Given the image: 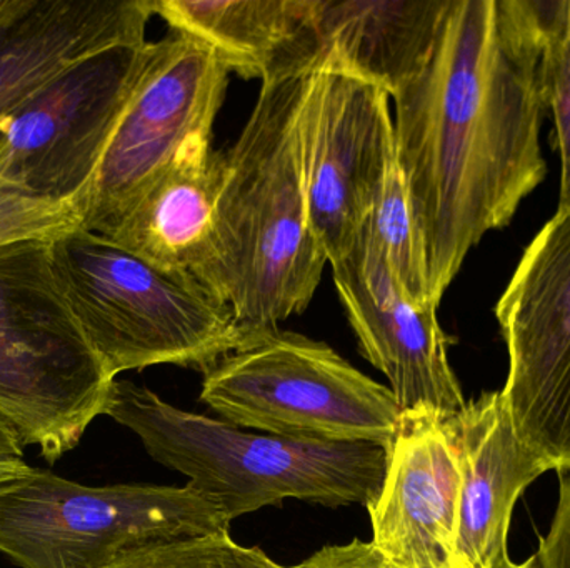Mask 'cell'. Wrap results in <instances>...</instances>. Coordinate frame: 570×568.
Returning <instances> with one entry per match:
<instances>
[{"mask_svg": "<svg viewBox=\"0 0 570 568\" xmlns=\"http://www.w3.org/2000/svg\"><path fill=\"white\" fill-rule=\"evenodd\" d=\"M542 50L532 0H448L424 67L392 97L438 306L468 253L548 176Z\"/></svg>", "mask_w": 570, "mask_h": 568, "instance_id": "1", "label": "cell"}, {"mask_svg": "<svg viewBox=\"0 0 570 568\" xmlns=\"http://www.w3.org/2000/svg\"><path fill=\"white\" fill-rule=\"evenodd\" d=\"M312 70L263 80L243 133L224 152L213 253L197 280L230 307L244 343L304 312L328 262L308 222L298 147Z\"/></svg>", "mask_w": 570, "mask_h": 568, "instance_id": "2", "label": "cell"}, {"mask_svg": "<svg viewBox=\"0 0 570 568\" xmlns=\"http://www.w3.org/2000/svg\"><path fill=\"white\" fill-rule=\"evenodd\" d=\"M104 416L132 430L160 466L233 522L297 499L327 507L367 506L384 480L387 449L365 442H322L249 434L170 406L147 387L114 380Z\"/></svg>", "mask_w": 570, "mask_h": 568, "instance_id": "3", "label": "cell"}, {"mask_svg": "<svg viewBox=\"0 0 570 568\" xmlns=\"http://www.w3.org/2000/svg\"><path fill=\"white\" fill-rule=\"evenodd\" d=\"M50 257L112 380L164 363L207 373L244 343L230 307L189 273L159 269L83 227L50 240Z\"/></svg>", "mask_w": 570, "mask_h": 568, "instance_id": "4", "label": "cell"}, {"mask_svg": "<svg viewBox=\"0 0 570 568\" xmlns=\"http://www.w3.org/2000/svg\"><path fill=\"white\" fill-rule=\"evenodd\" d=\"M112 382L60 289L50 240L0 247V419L53 464L104 416Z\"/></svg>", "mask_w": 570, "mask_h": 568, "instance_id": "5", "label": "cell"}, {"mask_svg": "<svg viewBox=\"0 0 570 568\" xmlns=\"http://www.w3.org/2000/svg\"><path fill=\"white\" fill-rule=\"evenodd\" d=\"M200 400L244 429L384 449L402 417L389 387L327 343L279 329L249 340L204 373Z\"/></svg>", "mask_w": 570, "mask_h": 568, "instance_id": "6", "label": "cell"}, {"mask_svg": "<svg viewBox=\"0 0 570 568\" xmlns=\"http://www.w3.org/2000/svg\"><path fill=\"white\" fill-rule=\"evenodd\" d=\"M186 487H90L32 469L0 489V554L22 568H104L150 544L229 532Z\"/></svg>", "mask_w": 570, "mask_h": 568, "instance_id": "7", "label": "cell"}, {"mask_svg": "<svg viewBox=\"0 0 570 568\" xmlns=\"http://www.w3.org/2000/svg\"><path fill=\"white\" fill-rule=\"evenodd\" d=\"M230 70L206 43L169 30L149 42L136 90L79 206L83 229L110 230L199 133H213Z\"/></svg>", "mask_w": 570, "mask_h": 568, "instance_id": "8", "label": "cell"}, {"mask_svg": "<svg viewBox=\"0 0 570 568\" xmlns=\"http://www.w3.org/2000/svg\"><path fill=\"white\" fill-rule=\"evenodd\" d=\"M149 42L80 60L0 117V180L79 209L136 90Z\"/></svg>", "mask_w": 570, "mask_h": 568, "instance_id": "9", "label": "cell"}, {"mask_svg": "<svg viewBox=\"0 0 570 568\" xmlns=\"http://www.w3.org/2000/svg\"><path fill=\"white\" fill-rule=\"evenodd\" d=\"M509 352L501 390L515 436L551 470H570V210L525 249L495 307Z\"/></svg>", "mask_w": 570, "mask_h": 568, "instance_id": "10", "label": "cell"}, {"mask_svg": "<svg viewBox=\"0 0 570 568\" xmlns=\"http://www.w3.org/2000/svg\"><path fill=\"white\" fill-rule=\"evenodd\" d=\"M391 96L341 70L314 67L298 112L308 222L328 263L347 256L395 163Z\"/></svg>", "mask_w": 570, "mask_h": 568, "instance_id": "11", "label": "cell"}, {"mask_svg": "<svg viewBox=\"0 0 570 568\" xmlns=\"http://www.w3.org/2000/svg\"><path fill=\"white\" fill-rule=\"evenodd\" d=\"M331 266L358 349L387 377L402 412L458 416L468 402L449 362L439 306L412 302L364 233Z\"/></svg>", "mask_w": 570, "mask_h": 568, "instance_id": "12", "label": "cell"}, {"mask_svg": "<svg viewBox=\"0 0 570 568\" xmlns=\"http://www.w3.org/2000/svg\"><path fill=\"white\" fill-rule=\"evenodd\" d=\"M461 472L445 420L402 412L384 480L367 504L372 546L395 568H451Z\"/></svg>", "mask_w": 570, "mask_h": 568, "instance_id": "13", "label": "cell"}, {"mask_svg": "<svg viewBox=\"0 0 570 568\" xmlns=\"http://www.w3.org/2000/svg\"><path fill=\"white\" fill-rule=\"evenodd\" d=\"M445 426L461 472L451 568H502L515 502L551 467L515 436L501 392L471 400Z\"/></svg>", "mask_w": 570, "mask_h": 568, "instance_id": "14", "label": "cell"}, {"mask_svg": "<svg viewBox=\"0 0 570 568\" xmlns=\"http://www.w3.org/2000/svg\"><path fill=\"white\" fill-rule=\"evenodd\" d=\"M154 0H22L0 20V117L87 57L146 43Z\"/></svg>", "mask_w": 570, "mask_h": 568, "instance_id": "15", "label": "cell"}, {"mask_svg": "<svg viewBox=\"0 0 570 568\" xmlns=\"http://www.w3.org/2000/svg\"><path fill=\"white\" fill-rule=\"evenodd\" d=\"M199 133L127 210L107 239L169 272L199 277L213 253L224 152Z\"/></svg>", "mask_w": 570, "mask_h": 568, "instance_id": "16", "label": "cell"}, {"mask_svg": "<svg viewBox=\"0 0 570 568\" xmlns=\"http://www.w3.org/2000/svg\"><path fill=\"white\" fill-rule=\"evenodd\" d=\"M448 0H312L314 67L395 96L424 67Z\"/></svg>", "mask_w": 570, "mask_h": 568, "instance_id": "17", "label": "cell"}, {"mask_svg": "<svg viewBox=\"0 0 570 568\" xmlns=\"http://www.w3.org/2000/svg\"><path fill=\"white\" fill-rule=\"evenodd\" d=\"M154 10L246 79L315 62L312 0H154Z\"/></svg>", "mask_w": 570, "mask_h": 568, "instance_id": "18", "label": "cell"}, {"mask_svg": "<svg viewBox=\"0 0 570 568\" xmlns=\"http://www.w3.org/2000/svg\"><path fill=\"white\" fill-rule=\"evenodd\" d=\"M358 232L364 233L379 250L389 272L412 302L419 306L434 303L431 299L424 242L397 160L382 182Z\"/></svg>", "mask_w": 570, "mask_h": 568, "instance_id": "19", "label": "cell"}, {"mask_svg": "<svg viewBox=\"0 0 570 568\" xmlns=\"http://www.w3.org/2000/svg\"><path fill=\"white\" fill-rule=\"evenodd\" d=\"M104 568H292L283 567L259 547H243L229 532L150 544L122 554Z\"/></svg>", "mask_w": 570, "mask_h": 568, "instance_id": "20", "label": "cell"}, {"mask_svg": "<svg viewBox=\"0 0 570 568\" xmlns=\"http://www.w3.org/2000/svg\"><path fill=\"white\" fill-rule=\"evenodd\" d=\"M82 227L73 203L47 199L0 180V247L23 240H53Z\"/></svg>", "mask_w": 570, "mask_h": 568, "instance_id": "21", "label": "cell"}, {"mask_svg": "<svg viewBox=\"0 0 570 568\" xmlns=\"http://www.w3.org/2000/svg\"><path fill=\"white\" fill-rule=\"evenodd\" d=\"M541 83L546 106L554 116L556 139L561 153L558 212H566L570 210V32L566 16L544 33Z\"/></svg>", "mask_w": 570, "mask_h": 568, "instance_id": "22", "label": "cell"}, {"mask_svg": "<svg viewBox=\"0 0 570 568\" xmlns=\"http://www.w3.org/2000/svg\"><path fill=\"white\" fill-rule=\"evenodd\" d=\"M559 474L558 509L535 554L541 568H570V470Z\"/></svg>", "mask_w": 570, "mask_h": 568, "instance_id": "23", "label": "cell"}, {"mask_svg": "<svg viewBox=\"0 0 570 568\" xmlns=\"http://www.w3.org/2000/svg\"><path fill=\"white\" fill-rule=\"evenodd\" d=\"M292 568H395L372 542L355 539L345 546H328Z\"/></svg>", "mask_w": 570, "mask_h": 568, "instance_id": "24", "label": "cell"}, {"mask_svg": "<svg viewBox=\"0 0 570 568\" xmlns=\"http://www.w3.org/2000/svg\"><path fill=\"white\" fill-rule=\"evenodd\" d=\"M22 447L16 430L0 419V460H23Z\"/></svg>", "mask_w": 570, "mask_h": 568, "instance_id": "25", "label": "cell"}, {"mask_svg": "<svg viewBox=\"0 0 570 568\" xmlns=\"http://www.w3.org/2000/svg\"><path fill=\"white\" fill-rule=\"evenodd\" d=\"M32 470L23 460H0V489L22 479Z\"/></svg>", "mask_w": 570, "mask_h": 568, "instance_id": "26", "label": "cell"}, {"mask_svg": "<svg viewBox=\"0 0 570 568\" xmlns=\"http://www.w3.org/2000/svg\"><path fill=\"white\" fill-rule=\"evenodd\" d=\"M22 0H0V20L19 9Z\"/></svg>", "mask_w": 570, "mask_h": 568, "instance_id": "27", "label": "cell"}, {"mask_svg": "<svg viewBox=\"0 0 570 568\" xmlns=\"http://www.w3.org/2000/svg\"><path fill=\"white\" fill-rule=\"evenodd\" d=\"M566 19H568V29L570 32V0H568V7H566Z\"/></svg>", "mask_w": 570, "mask_h": 568, "instance_id": "28", "label": "cell"}]
</instances>
